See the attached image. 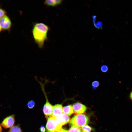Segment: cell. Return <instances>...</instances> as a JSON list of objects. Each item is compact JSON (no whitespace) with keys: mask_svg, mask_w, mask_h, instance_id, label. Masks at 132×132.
<instances>
[{"mask_svg":"<svg viewBox=\"0 0 132 132\" xmlns=\"http://www.w3.org/2000/svg\"><path fill=\"white\" fill-rule=\"evenodd\" d=\"M63 113L69 116L71 115L74 113L72 106L70 105L64 107L63 109Z\"/></svg>","mask_w":132,"mask_h":132,"instance_id":"8fae6325","label":"cell"},{"mask_svg":"<svg viewBox=\"0 0 132 132\" xmlns=\"http://www.w3.org/2000/svg\"><path fill=\"white\" fill-rule=\"evenodd\" d=\"M72 107L74 112L77 114L84 113L87 109L85 106L79 102L75 103L73 105Z\"/></svg>","mask_w":132,"mask_h":132,"instance_id":"ba28073f","label":"cell"},{"mask_svg":"<svg viewBox=\"0 0 132 132\" xmlns=\"http://www.w3.org/2000/svg\"><path fill=\"white\" fill-rule=\"evenodd\" d=\"M35 104V102L33 100H31L29 101L27 103V106L29 109H32L33 108Z\"/></svg>","mask_w":132,"mask_h":132,"instance_id":"2e32d148","label":"cell"},{"mask_svg":"<svg viewBox=\"0 0 132 132\" xmlns=\"http://www.w3.org/2000/svg\"><path fill=\"white\" fill-rule=\"evenodd\" d=\"M41 86L43 92L45 96L46 101L43 108V112L47 119L52 116V111L53 106L48 101L47 96L44 89L43 84H41Z\"/></svg>","mask_w":132,"mask_h":132,"instance_id":"277c9868","label":"cell"},{"mask_svg":"<svg viewBox=\"0 0 132 132\" xmlns=\"http://www.w3.org/2000/svg\"><path fill=\"white\" fill-rule=\"evenodd\" d=\"M67 132H82L81 128L72 126Z\"/></svg>","mask_w":132,"mask_h":132,"instance_id":"5bb4252c","label":"cell"},{"mask_svg":"<svg viewBox=\"0 0 132 132\" xmlns=\"http://www.w3.org/2000/svg\"><path fill=\"white\" fill-rule=\"evenodd\" d=\"M11 23L9 18L5 15L0 19V26L3 29L8 30L11 27Z\"/></svg>","mask_w":132,"mask_h":132,"instance_id":"8992f818","label":"cell"},{"mask_svg":"<svg viewBox=\"0 0 132 132\" xmlns=\"http://www.w3.org/2000/svg\"></svg>","mask_w":132,"mask_h":132,"instance_id":"cb8c5ba5","label":"cell"},{"mask_svg":"<svg viewBox=\"0 0 132 132\" xmlns=\"http://www.w3.org/2000/svg\"><path fill=\"white\" fill-rule=\"evenodd\" d=\"M15 121L14 115H12L4 118L1 124L4 128H8L12 127L14 124Z\"/></svg>","mask_w":132,"mask_h":132,"instance_id":"5b68a950","label":"cell"},{"mask_svg":"<svg viewBox=\"0 0 132 132\" xmlns=\"http://www.w3.org/2000/svg\"><path fill=\"white\" fill-rule=\"evenodd\" d=\"M63 107L61 104H58L53 106L52 117L55 118L59 117L62 114Z\"/></svg>","mask_w":132,"mask_h":132,"instance_id":"52a82bcc","label":"cell"},{"mask_svg":"<svg viewBox=\"0 0 132 132\" xmlns=\"http://www.w3.org/2000/svg\"><path fill=\"white\" fill-rule=\"evenodd\" d=\"M1 27H0V31H1Z\"/></svg>","mask_w":132,"mask_h":132,"instance_id":"603a6c76","label":"cell"},{"mask_svg":"<svg viewBox=\"0 0 132 132\" xmlns=\"http://www.w3.org/2000/svg\"><path fill=\"white\" fill-rule=\"evenodd\" d=\"M5 12L3 10L0 8V19L5 16Z\"/></svg>","mask_w":132,"mask_h":132,"instance_id":"ac0fdd59","label":"cell"},{"mask_svg":"<svg viewBox=\"0 0 132 132\" xmlns=\"http://www.w3.org/2000/svg\"><path fill=\"white\" fill-rule=\"evenodd\" d=\"M82 132H91L92 129L88 125H84L81 128Z\"/></svg>","mask_w":132,"mask_h":132,"instance_id":"4fadbf2b","label":"cell"},{"mask_svg":"<svg viewBox=\"0 0 132 132\" xmlns=\"http://www.w3.org/2000/svg\"><path fill=\"white\" fill-rule=\"evenodd\" d=\"M101 71L103 72L106 73L108 70V66L106 65H102L101 67Z\"/></svg>","mask_w":132,"mask_h":132,"instance_id":"e0dca14e","label":"cell"},{"mask_svg":"<svg viewBox=\"0 0 132 132\" xmlns=\"http://www.w3.org/2000/svg\"><path fill=\"white\" fill-rule=\"evenodd\" d=\"M2 132V127L0 124V132Z\"/></svg>","mask_w":132,"mask_h":132,"instance_id":"7402d4cb","label":"cell"},{"mask_svg":"<svg viewBox=\"0 0 132 132\" xmlns=\"http://www.w3.org/2000/svg\"><path fill=\"white\" fill-rule=\"evenodd\" d=\"M55 119L58 123L61 126L69 123L70 120L69 117L64 114H62Z\"/></svg>","mask_w":132,"mask_h":132,"instance_id":"9c48e42d","label":"cell"},{"mask_svg":"<svg viewBox=\"0 0 132 132\" xmlns=\"http://www.w3.org/2000/svg\"><path fill=\"white\" fill-rule=\"evenodd\" d=\"M40 132H45V129L43 125H42L40 127Z\"/></svg>","mask_w":132,"mask_h":132,"instance_id":"d6986e66","label":"cell"},{"mask_svg":"<svg viewBox=\"0 0 132 132\" xmlns=\"http://www.w3.org/2000/svg\"><path fill=\"white\" fill-rule=\"evenodd\" d=\"M62 126L59 125L55 118L52 117L47 118L46 124V132H55L61 129Z\"/></svg>","mask_w":132,"mask_h":132,"instance_id":"3957f363","label":"cell"},{"mask_svg":"<svg viewBox=\"0 0 132 132\" xmlns=\"http://www.w3.org/2000/svg\"><path fill=\"white\" fill-rule=\"evenodd\" d=\"M100 83L97 80H95L92 83L91 85L93 89H96L99 86Z\"/></svg>","mask_w":132,"mask_h":132,"instance_id":"9a60e30c","label":"cell"},{"mask_svg":"<svg viewBox=\"0 0 132 132\" xmlns=\"http://www.w3.org/2000/svg\"><path fill=\"white\" fill-rule=\"evenodd\" d=\"M67 131L63 129H61L60 130L55 132H67Z\"/></svg>","mask_w":132,"mask_h":132,"instance_id":"ffe728a7","label":"cell"},{"mask_svg":"<svg viewBox=\"0 0 132 132\" xmlns=\"http://www.w3.org/2000/svg\"><path fill=\"white\" fill-rule=\"evenodd\" d=\"M49 29L48 26L42 23H37L33 25L32 34L35 42L40 48H43L45 42L47 40Z\"/></svg>","mask_w":132,"mask_h":132,"instance_id":"6da1fadb","label":"cell"},{"mask_svg":"<svg viewBox=\"0 0 132 132\" xmlns=\"http://www.w3.org/2000/svg\"><path fill=\"white\" fill-rule=\"evenodd\" d=\"M62 1L61 0H45L44 3L47 6L55 7L61 4Z\"/></svg>","mask_w":132,"mask_h":132,"instance_id":"30bf717a","label":"cell"},{"mask_svg":"<svg viewBox=\"0 0 132 132\" xmlns=\"http://www.w3.org/2000/svg\"><path fill=\"white\" fill-rule=\"evenodd\" d=\"M89 120L88 117L85 114L77 115L72 118L70 124L72 126L80 128L88 124Z\"/></svg>","mask_w":132,"mask_h":132,"instance_id":"7a4b0ae2","label":"cell"},{"mask_svg":"<svg viewBox=\"0 0 132 132\" xmlns=\"http://www.w3.org/2000/svg\"><path fill=\"white\" fill-rule=\"evenodd\" d=\"M129 98L130 100L132 102V90L130 93L129 95Z\"/></svg>","mask_w":132,"mask_h":132,"instance_id":"44dd1931","label":"cell"},{"mask_svg":"<svg viewBox=\"0 0 132 132\" xmlns=\"http://www.w3.org/2000/svg\"><path fill=\"white\" fill-rule=\"evenodd\" d=\"M8 132H22V131L19 126L15 125L11 127Z\"/></svg>","mask_w":132,"mask_h":132,"instance_id":"7c38bea8","label":"cell"}]
</instances>
